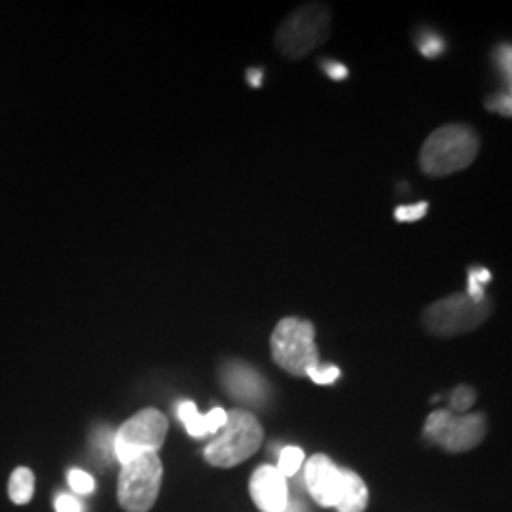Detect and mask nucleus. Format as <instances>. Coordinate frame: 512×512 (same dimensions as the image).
Masks as SVG:
<instances>
[{
	"label": "nucleus",
	"mask_w": 512,
	"mask_h": 512,
	"mask_svg": "<svg viewBox=\"0 0 512 512\" xmlns=\"http://www.w3.org/2000/svg\"><path fill=\"white\" fill-rule=\"evenodd\" d=\"M478 135L463 124H448L435 129L420 152L421 171L429 177H448L473 164L478 154Z\"/></svg>",
	"instance_id": "obj_1"
},
{
	"label": "nucleus",
	"mask_w": 512,
	"mask_h": 512,
	"mask_svg": "<svg viewBox=\"0 0 512 512\" xmlns=\"http://www.w3.org/2000/svg\"><path fill=\"white\" fill-rule=\"evenodd\" d=\"M329 31V6L310 2L283 19L275 33V48L287 59H302L327 42Z\"/></svg>",
	"instance_id": "obj_2"
},
{
	"label": "nucleus",
	"mask_w": 512,
	"mask_h": 512,
	"mask_svg": "<svg viewBox=\"0 0 512 512\" xmlns=\"http://www.w3.org/2000/svg\"><path fill=\"white\" fill-rule=\"evenodd\" d=\"M262 439L264 431L255 414L238 408L228 412L224 427L217 433L215 440L205 448L203 458L215 467L230 469L256 454Z\"/></svg>",
	"instance_id": "obj_3"
},
{
	"label": "nucleus",
	"mask_w": 512,
	"mask_h": 512,
	"mask_svg": "<svg viewBox=\"0 0 512 512\" xmlns=\"http://www.w3.org/2000/svg\"><path fill=\"white\" fill-rule=\"evenodd\" d=\"M272 355L277 365L291 376H308L319 363L315 329L300 317H285L272 334Z\"/></svg>",
	"instance_id": "obj_4"
},
{
	"label": "nucleus",
	"mask_w": 512,
	"mask_h": 512,
	"mask_svg": "<svg viewBox=\"0 0 512 512\" xmlns=\"http://www.w3.org/2000/svg\"><path fill=\"white\" fill-rule=\"evenodd\" d=\"M492 300H473L469 294H452L423 311V325L437 336H458L478 329L492 315Z\"/></svg>",
	"instance_id": "obj_5"
},
{
	"label": "nucleus",
	"mask_w": 512,
	"mask_h": 512,
	"mask_svg": "<svg viewBox=\"0 0 512 512\" xmlns=\"http://www.w3.org/2000/svg\"><path fill=\"white\" fill-rule=\"evenodd\" d=\"M162 461L158 454H143L122 465L118 480V501L128 512H148L160 494Z\"/></svg>",
	"instance_id": "obj_6"
},
{
	"label": "nucleus",
	"mask_w": 512,
	"mask_h": 512,
	"mask_svg": "<svg viewBox=\"0 0 512 512\" xmlns=\"http://www.w3.org/2000/svg\"><path fill=\"white\" fill-rule=\"evenodd\" d=\"M488 423L484 414L454 416L450 410L433 412L423 427V437L439 444L446 452H469L486 437Z\"/></svg>",
	"instance_id": "obj_7"
},
{
	"label": "nucleus",
	"mask_w": 512,
	"mask_h": 512,
	"mask_svg": "<svg viewBox=\"0 0 512 512\" xmlns=\"http://www.w3.org/2000/svg\"><path fill=\"white\" fill-rule=\"evenodd\" d=\"M169 423L156 408H145L129 418L114 435V456L124 465L143 454H158Z\"/></svg>",
	"instance_id": "obj_8"
},
{
	"label": "nucleus",
	"mask_w": 512,
	"mask_h": 512,
	"mask_svg": "<svg viewBox=\"0 0 512 512\" xmlns=\"http://www.w3.org/2000/svg\"><path fill=\"white\" fill-rule=\"evenodd\" d=\"M220 384L226 393L241 404L262 408L270 401L272 387L255 366L238 359L226 361L220 366Z\"/></svg>",
	"instance_id": "obj_9"
},
{
	"label": "nucleus",
	"mask_w": 512,
	"mask_h": 512,
	"mask_svg": "<svg viewBox=\"0 0 512 512\" xmlns=\"http://www.w3.org/2000/svg\"><path fill=\"white\" fill-rule=\"evenodd\" d=\"M304 480L310 490L313 501L321 507H334L340 503L342 488H344V476L342 469L334 465L332 459L315 454L304 465Z\"/></svg>",
	"instance_id": "obj_10"
},
{
	"label": "nucleus",
	"mask_w": 512,
	"mask_h": 512,
	"mask_svg": "<svg viewBox=\"0 0 512 512\" xmlns=\"http://www.w3.org/2000/svg\"><path fill=\"white\" fill-rule=\"evenodd\" d=\"M251 495L262 512H283L289 503L287 478L274 465H262L251 476Z\"/></svg>",
	"instance_id": "obj_11"
},
{
	"label": "nucleus",
	"mask_w": 512,
	"mask_h": 512,
	"mask_svg": "<svg viewBox=\"0 0 512 512\" xmlns=\"http://www.w3.org/2000/svg\"><path fill=\"white\" fill-rule=\"evenodd\" d=\"M344 488L340 503L336 505L338 512H365L368 505V488L365 480L351 469H342Z\"/></svg>",
	"instance_id": "obj_12"
},
{
	"label": "nucleus",
	"mask_w": 512,
	"mask_h": 512,
	"mask_svg": "<svg viewBox=\"0 0 512 512\" xmlns=\"http://www.w3.org/2000/svg\"><path fill=\"white\" fill-rule=\"evenodd\" d=\"M33 492H35V475L31 473V469L19 467L10 476V484H8L10 499L16 505H25L31 501Z\"/></svg>",
	"instance_id": "obj_13"
},
{
	"label": "nucleus",
	"mask_w": 512,
	"mask_h": 512,
	"mask_svg": "<svg viewBox=\"0 0 512 512\" xmlns=\"http://www.w3.org/2000/svg\"><path fill=\"white\" fill-rule=\"evenodd\" d=\"M179 420L183 421L186 431L194 437V439H203L207 437V431H205V423H203V416L198 412L196 404L192 401H184L179 404Z\"/></svg>",
	"instance_id": "obj_14"
},
{
	"label": "nucleus",
	"mask_w": 512,
	"mask_h": 512,
	"mask_svg": "<svg viewBox=\"0 0 512 512\" xmlns=\"http://www.w3.org/2000/svg\"><path fill=\"white\" fill-rule=\"evenodd\" d=\"M304 461H306V456H304L302 448H298V446H285L281 450V454H279L277 471L285 476V478H289V476H294L300 471Z\"/></svg>",
	"instance_id": "obj_15"
},
{
	"label": "nucleus",
	"mask_w": 512,
	"mask_h": 512,
	"mask_svg": "<svg viewBox=\"0 0 512 512\" xmlns=\"http://www.w3.org/2000/svg\"><path fill=\"white\" fill-rule=\"evenodd\" d=\"M492 281V272L482 266L469 268V283H467V294L473 300H484L486 298V285Z\"/></svg>",
	"instance_id": "obj_16"
},
{
	"label": "nucleus",
	"mask_w": 512,
	"mask_h": 512,
	"mask_svg": "<svg viewBox=\"0 0 512 512\" xmlns=\"http://www.w3.org/2000/svg\"><path fill=\"white\" fill-rule=\"evenodd\" d=\"M476 401V391L473 387H469V385H458L456 389H454V393L450 395V406H452V410L454 412H458V414H463V412H467Z\"/></svg>",
	"instance_id": "obj_17"
},
{
	"label": "nucleus",
	"mask_w": 512,
	"mask_h": 512,
	"mask_svg": "<svg viewBox=\"0 0 512 512\" xmlns=\"http://www.w3.org/2000/svg\"><path fill=\"white\" fill-rule=\"evenodd\" d=\"M69 486L73 488L76 494H92L93 490H95V480L86 471L73 469V471H69Z\"/></svg>",
	"instance_id": "obj_18"
},
{
	"label": "nucleus",
	"mask_w": 512,
	"mask_h": 512,
	"mask_svg": "<svg viewBox=\"0 0 512 512\" xmlns=\"http://www.w3.org/2000/svg\"><path fill=\"white\" fill-rule=\"evenodd\" d=\"M429 211V203L420 202L414 205H401L395 209V219L399 222H416V220L423 219Z\"/></svg>",
	"instance_id": "obj_19"
},
{
	"label": "nucleus",
	"mask_w": 512,
	"mask_h": 512,
	"mask_svg": "<svg viewBox=\"0 0 512 512\" xmlns=\"http://www.w3.org/2000/svg\"><path fill=\"white\" fill-rule=\"evenodd\" d=\"M418 48L425 57H439L446 50V42L435 33H425L418 40Z\"/></svg>",
	"instance_id": "obj_20"
},
{
	"label": "nucleus",
	"mask_w": 512,
	"mask_h": 512,
	"mask_svg": "<svg viewBox=\"0 0 512 512\" xmlns=\"http://www.w3.org/2000/svg\"><path fill=\"white\" fill-rule=\"evenodd\" d=\"M311 380L315 382V384L319 385H329L332 382H336L338 378H340V368L338 366H315L313 370H310Z\"/></svg>",
	"instance_id": "obj_21"
},
{
	"label": "nucleus",
	"mask_w": 512,
	"mask_h": 512,
	"mask_svg": "<svg viewBox=\"0 0 512 512\" xmlns=\"http://www.w3.org/2000/svg\"><path fill=\"white\" fill-rule=\"evenodd\" d=\"M228 418V412L222 410V408H213L209 414L203 416V423H205V431L207 435H213V433H219L220 429L224 427Z\"/></svg>",
	"instance_id": "obj_22"
},
{
	"label": "nucleus",
	"mask_w": 512,
	"mask_h": 512,
	"mask_svg": "<svg viewBox=\"0 0 512 512\" xmlns=\"http://www.w3.org/2000/svg\"><path fill=\"white\" fill-rule=\"evenodd\" d=\"M486 107L494 112H499L501 116H511V93L501 92L497 95H492L488 101H486Z\"/></svg>",
	"instance_id": "obj_23"
},
{
	"label": "nucleus",
	"mask_w": 512,
	"mask_h": 512,
	"mask_svg": "<svg viewBox=\"0 0 512 512\" xmlns=\"http://www.w3.org/2000/svg\"><path fill=\"white\" fill-rule=\"evenodd\" d=\"M55 511L57 512H84L82 503L73 497V495H59L55 499Z\"/></svg>",
	"instance_id": "obj_24"
},
{
	"label": "nucleus",
	"mask_w": 512,
	"mask_h": 512,
	"mask_svg": "<svg viewBox=\"0 0 512 512\" xmlns=\"http://www.w3.org/2000/svg\"><path fill=\"white\" fill-rule=\"evenodd\" d=\"M497 65L501 69V73L507 74V80H511V46L509 44H501L495 52Z\"/></svg>",
	"instance_id": "obj_25"
},
{
	"label": "nucleus",
	"mask_w": 512,
	"mask_h": 512,
	"mask_svg": "<svg viewBox=\"0 0 512 512\" xmlns=\"http://www.w3.org/2000/svg\"><path fill=\"white\" fill-rule=\"evenodd\" d=\"M321 67L325 69V73L329 74L332 80H344V78H348V69H346V65H342V63H338V61H323L321 63Z\"/></svg>",
	"instance_id": "obj_26"
},
{
	"label": "nucleus",
	"mask_w": 512,
	"mask_h": 512,
	"mask_svg": "<svg viewBox=\"0 0 512 512\" xmlns=\"http://www.w3.org/2000/svg\"><path fill=\"white\" fill-rule=\"evenodd\" d=\"M247 80L251 82L253 88H260L262 80H264V71L262 69H249L247 71Z\"/></svg>",
	"instance_id": "obj_27"
},
{
	"label": "nucleus",
	"mask_w": 512,
	"mask_h": 512,
	"mask_svg": "<svg viewBox=\"0 0 512 512\" xmlns=\"http://www.w3.org/2000/svg\"><path fill=\"white\" fill-rule=\"evenodd\" d=\"M283 512H308V507L300 501V499H296V497H289V503H287V507H285V511Z\"/></svg>",
	"instance_id": "obj_28"
}]
</instances>
